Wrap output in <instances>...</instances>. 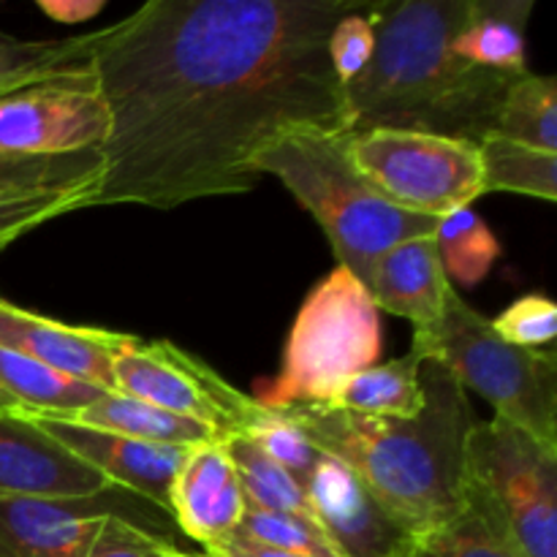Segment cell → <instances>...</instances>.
I'll use <instances>...</instances> for the list:
<instances>
[{"label":"cell","mask_w":557,"mask_h":557,"mask_svg":"<svg viewBox=\"0 0 557 557\" xmlns=\"http://www.w3.org/2000/svg\"><path fill=\"white\" fill-rule=\"evenodd\" d=\"M362 0H150L101 27L109 112L92 207L172 210L259 185L283 136L351 134L326 41Z\"/></svg>","instance_id":"cell-1"},{"label":"cell","mask_w":557,"mask_h":557,"mask_svg":"<svg viewBox=\"0 0 557 557\" xmlns=\"http://www.w3.org/2000/svg\"><path fill=\"white\" fill-rule=\"evenodd\" d=\"M424 406L413 419L362 417L337 406L277 408L310 444L351 468L422 542L466 506V444L479 422L466 389L438 362L419 370Z\"/></svg>","instance_id":"cell-2"},{"label":"cell","mask_w":557,"mask_h":557,"mask_svg":"<svg viewBox=\"0 0 557 557\" xmlns=\"http://www.w3.org/2000/svg\"><path fill=\"white\" fill-rule=\"evenodd\" d=\"M473 0L381 3L368 69L346 85L351 134L419 131L462 141L493 136L506 90L520 74L479 69L451 52Z\"/></svg>","instance_id":"cell-3"},{"label":"cell","mask_w":557,"mask_h":557,"mask_svg":"<svg viewBox=\"0 0 557 557\" xmlns=\"http://www.w3.org/2000/svg\"><path fill=\"white\" fill-rule=\"evenodd\" d=\"M259 177L281 180L294 199L319 221L335 250L337 267H346L364 288L375 259L395 245L430 237L438 218L417 215L386 201L354 169L346 134L283 136L253 161Z\"/></svg>","instance_id":"cell-4"},{"label":"cell","mask_w":557,"mask_h":557,"mask_svg":"<svg viewBox=\"0 0 557 557\" xmlns=\"http://www.w3.org/2000/svg\"><path fill=\"white\" fill-rule=\"evenodd\" d=\"M422 359H438L466 392H476L495 417L525 430L557 449V354L553 348H520L493 330V321L471 308L455 286L444 302V319L428 341H413Z\"/></svg>","instance_id":"cell-5"},{"label":"cell","mask_w":557,"mask_h":557,"mask_svg":"<svg viewBox=\"0 0 557 557\" xmlns=\"http://www.w3.org/2000/svg\"><path fill=\"white\" fill-rule=\"evenodd\" d=\"M381 357V319L368 288L335 267L305 297L286 348L281 373L259 397L264 408L332 403L337 392Z\"/></svg>","instance_id":"cell-6"},{"label":"cell","mask_w":557,"mask_h":557,"mask_svg":"<svg viewBox=\"0 0 557 557\" xmlns=\"http://www.w3.org/2000/svg\"><path fill=\"white\" fill-rule=\"evenodd\" d=\"M462 498L500 522L525 557H557V449L506 419H479L466 444Z\"/></svg>","instance_id":"cell-7"},{"label":"cell","mask_w":557,"mask_h":557,"mask_svg":"<svg viewBox=\"0 0 557 557\" xmlns=\"http://www.w3.org/2000/svg\"><path fill=\"white\" fill-rule=\"evenodd\" d=\"M354 169L395 207L444 218L482 194L479 145L419 131L373 128L346 134Z\"/></svg>","instance_id":"cell-8"},{"label":"cell","mask_w":557,"mask_h":557,"mask_svg":"<svg viewBox=\"0 0 557 557\" xmlns=\"http://www.w3.org/2000/svg\"><path fill=\"white\" fill-rule=\"evenodd\" d=\"M114 389L177 417L207 424L223 441L245 435L261 406L172 341L131 335L112 362Z\"/></svg>","instance_id":"cell-9"},{"label":"cell","mask_w":557,"mask_h":557,"mask_svg":"<svg viewBox=\"0 0 557 557\" xmlns=\"http://www.w3.org/2000/svg\"><path fill=\"white\" fill-rule=\"evenodd\" d=\"M107 517H123L163 539L174 525L166 511L120 487L85 498L0 495V557H85Z\"/></svg>","instance_id":"cell-10"},{"label":"cell","mask_w":557,"mask_h":557,"mask_svg":"<svg viewBox=\"0 0 557 557\" xmlns=\"http://www.w3.org/2000/svg\"><path fill=\"white\" fill-rule=\"evenodd\" d=\"M107 134L109 112L96 74L0 98V156L52 158L98 150Z\"/></svg>","instance_id":"cell-11"},{"label":"cell","mask_w":557,"mask_h":557,"mask_svg":"<svg viewBox=\"0 0 557 557\" xmlns=\"http://www.w3.org/2000/svg\"><path fill=\"white\" fill-rule=\"evenodd\" d=\"M305 498L346 557H406L422 544L351 468L324 451L305 482Z\"/></svg>","instance_id":"cell-12"},{"label":"cell","mask_w":557,"mask_h":557,"mask_svg":"<svg viewBox=\"0 0 557 557\" xmlns=\"http://www.w3.org/2000/svg\"><path fill=\"white\" fill-rule=\"evenodd\" d=\"M27 419L38 424L49 438L58 441L65 451H71L76 460L101 473L112 487L139 495L141 500L169 515L174 476L188 449L103 433V430L85 428V424H76L65 417H49V413H27Z\"/></svg>","instance_id":"cell-13"},{"label":"cell","mask_w":557,"mask_h":557,"mask_svg":"<svg viewBox=\"0 0 557 557\" xmlns=\"http://www.w3.org/2000/svg\"><path fill=\"white\" fill-rule=\"evenodd\" d=\"M131 335L47 319L0 297V348L36 359L85 384L114 389L112 362Z\"/></svg>","instance_id":"cell-14"},{"label":"cell","mask_w":557,"mask_h":557,"mask_svg":"<svg viewBox=\"0 0 557 557\" xmlns=\"http://www.w3.org/2000/svg\"><path fill=\"white\" fill-rule=\"evenodd\" d=\"M112 484L76 460L27 417L0 413V495L85 498Z\"/></svg>","instance_id":"cell-15"},{"label":"cell","mask_w":557,"mask_h":557,"mask_svg":"<svg viewBox=\"0 0 557 557\" xmlns=\"http://www.w3.org/2000/svg\"><path fill=\"white\" fill-rule=\"evenodd\" d=\"M245 495L226 441H212L188 449L172 484L169 515L174 525L207 547L215 539L237 531L243 522Z\"/></svg>","instance_id":"cell-16"},{"label":"cell","mask_w":557,"mask_h":557,"mask_svg":"<svg viewBox=\"0 0 557 557\" xmlns=\"http://www.w3.org/2000/svg\"><path fill=\"white\" fill-rule=\"evenodd\" d=\"M449 286L430 234L381 253L370 272L368 294L379 310L411 321L413 341H428L444 319Z\"/></svg>","instance_id":"cell-17"},{"label":"cell","mask_w":557,"mask_h":557,"mask_svg":"<svg viewBox=\"0 0 557 557\" xmlns=\"http://www.w3.org/2000/svg\"><path fill=\"white\" fill-rule=\"evenodd\" d=\"M533 0H473L466 25L451 38V52L479 69L525 74V22Z\"/></svg>","instance_id":"cell-18"},{"label":"cell","mask_w":557,"mask_h":557,"mask_svg":"<svg viewBox=\"0 0 557 557\" xmlns=\"http://www.w3.org/2000/svg\"><path fill=\"white\" fill-rule=\"evenodd\" d=\"M65 419H71L76 424H85V428L103 430V433L147 441V444L180 446V449H194V446L223 441L207 424L177 417V413H169L163 408L136 400V397L123 395L117 389L103 392L96 403H90L87 408H82V411L71 413Z\"/></svg>","instance_id":"cell-19"},{"label":"cell","mask_w":557,"mask_h":557,"mask_svg":"<svg viewBox=\"0 0 557 557\" xmlns=\"http://www.w3.org/2000/svg\"><path fill=\"white\" fill-rule=\"evenodd\" d=\"M98 33L90 30L71 38H16L0 30V98L47 82L79 79L92 74V49Z\"/></svg>","instance_id":"cell-20"},{"label":"cell","mask_w":557,"mask_h":557,"mask_svg":"<svg viewBox=\"0 0 557 557\" xmlns=\"http://www.w3.org/2000/svg\"><path fill=\"white\" fill-rule=\"evenodd\" d=\"M422 354L411 351L392 362L373 364L346 381L337 397L326 406H337L343 411L362 413V417L384 419H413L424 406L422 381Z\"/></svg>","instance_id":"cell-21"},{"label":"cell","mask_w":557,"mask_h":557,"mask_svg":"<svg viewBox=\"0 0 557 557\" xmlns=\"http://www.w3.org/2000/svg\"><path fill=\"white\" fill-rule=\"evenodd\" d=\"M0 389L9 392L27 413H49V417H71L109 392L58 373L11 348H0Z\"/></svg>","instance_id":"cell-22"},{"label":"cell","mask_w":557,"mask_h":557,"mask_svg":"<svg viewBox=\"0 0 557 557\" xmlns=\"http://www.w3.org/2000/svg\"><path fill=\"white\" fill-rule=\"evenodd\" d=\"M482 194H520L531 199H557V152L522 141L487 136L479 141Z\"/></svg>","instance_id":"cell-23"},{"label":"cell","mask_w":557,"mask_h":557,"mask_svg":"<svg viewBox=\"0 0 557 557\" xmlns=\"http://www.w3.org/2000/svg\"><path fill=\"white\" fill-rule=\"evenodd\" d=\"M441 270L451 286L473 288L493 272L500 259V243L473 207L438 218L433 232Z\"/></svg>","instance_id":"cell-24"},{"label":"cell","mask_w":557,"mask_h":557,"mask_svg":"<svg viewBox=\"0 0 557 557\" xmlns=\"http://www.w3.org/2000/svg\"><path fill=\"white\" fill-rule=\"evenodd\" d=\"M493 136L522 141L539 150L557 152V79L555 76H517L506 90Z\"/></svg>","instance_id":"cell-25"},{"label":"cell","mask_w":557,"mask_h":557,"mask_svg":"<svg viewBox=\"0 0 557 557\" xmlns=\"http://www.w3.org/2000/svg\"><path fill=\"white\" fill-rule=\"evenodd\" d=\"M226 449L237 468L245 504L261 511L310 515L302 484H297V479L281 462L272 460L256 441L237 435V438L226 441Z\"/></svg>","instance_id":"cell-26"},{"label":"cell","mask_w":557,"mask_h":557,"mask_svg":"<svg viewBox=\"0 0 557 557\" xmlns=\"http://www.w3.org/2000/svg\"><path fill=\"white\" fill-rule=\"evenodd\" d=\"M101 152H71L52 158L0 156V190H63L98 185Z\"/></svg>","instance_id":"cell-27"},{"label":"cell","mask_w":557,"mask_h":557,"mask_svg":"<svg viewBox=\"0 0 557 557\" xmlns=\"http://www.w3.org/2000/svg\"><path fill=\"white\" fill-rule=\"evenodd\" d=\"M98 185L63 190H0V250L33 228L52 223L69 212L92 207Z\"/></svg>","instance_id":"cell-28"},{"label":"cell","mask_w":557,"mask_h":557,"mask_svg":"<svg viewBox=\"0 0 557 557\" xmlns=\"http://www.w3.org/2000/svg\"><path fill=\"white\" fill-rule=\"evenodd\" d=\"M422 547L433 557H525L500 522L468 504L455 520L424 536Z\"/></svg>","instance_id":"cell-29"},{"label":"cell","mask_w":557,"mask_h":557,"mask_svg":"<svg viewBox=\"0 0 557 557\" xmlns=\"http://www.w3.org/2000/svg\"><path fill=\"white\" fill-rule=\"evenodd\" d=\"M237 531L292 555L346 557L332 544L313 515H283V511H261L248 506Z\"/></svg>","instance_id":"cell-30"},{"label":"cell","mask_w":557,"mask_h":557,"mask_svg":"<svg viewBox=\"0 0 557 557\" xmlns=\"http://www.w3.org/2000/svg\"><path fill=\"white\" fill-rule=\"evenodd\" d=\"M245 438L256 441V444H259L272 460L281 462L302 487L310 479V473H313L315 462L321 460V451L310 444L305 430L299 428L294 419H288L286 413L277 411V408L261 406L259 419H256L253 428L245 433Z\"/></svg>","instance_id":"cell-31"},{"label":"cell","mask_w":557,"mask_h":557,"mask_svg":"<svg viewBox=\"0 0 557 557\" xmlns=\"http://www.w3.org/2000/svg\"><path fill=\"white\" fill-rule=\"evenodd\" d=\"M381 3H359L348 14L335 22L326 41L332 74L343 87L351 85L364 69L375 49V20H379Z\"/></svg>","instance_id":"cell-32"},{"label":"cell","mask_w":557,"mask_h":557,"mask_svg":"<svg viewBox=\"0 0 557 557\" xmlns=\"http://www.w3.org/2000/svg\"><path fill=\"white\" fill-rule=\"evenodd\" d=\"M493 330L511 346L542 351L553 346L557 335V308L544 294H528L493 319Z\"/></svg>","instance_id":"cell-33"},{"label":"cell","mask_w":557,"mask_h":557,"mask_svg":"<svg viewBox=\"0 0 557 557\" xmlns=\"http://www.w3.org/2000/svg\"><path fill=\"white\" fill-rule=\"evenodd\" d=\"M85 557H185V549L123 517H107Z\"/></svg>","instance_id":"cell-34"},{"label":"cell","mask_w":557,"mask_h":557,"mask_svg":"<svg viewBox=\"0 0 557 557\" xmlns=\"http://www.w3.org/2000/svg\"><path fill=\"white\" fill-rule=\"evenodd\" d=\"M205 549V557H302V555H292V553H283V549L270 547V544H261L256 539L245 536V533L232 531L226 536L215 539L210 542Z\"/></svg>","instance_id":"cell-35"},{"label":"cell","mask_w":557,"mask_h":557,"mask_svg":"<svg viewBox=\"0 0 557 557\" xmlns=\"http://www.w3.org/2000/svg\"><path fill=\"white\" fill-rule=\"evenodd\" d=\"M38 9L54 22L74 25V22H90L92 16L107 9L103 0H38Z\"/></svg>","instance_id":"cell-36"},{"label":"cell","mask_w":557,"mask_h":557,"mask_svg":"<svg viewBox=\"0 0 557 557\" xmlns=\"http://www.w3.org/2000/svg\"><path fill=\"white\" fill-rule=\"evenodd\" d=\"M0 413H14V417H25V408L20 406V403L14 400V397L9 395V392L0 389Z\"/></svg>","instance_id":"cell-37"},{"label":"cell","mask_w":557,"mask_h":557,"mask_svg":"<svg viewBox=\"0 0 557 557\" xmlns=\"http://www.w3.org/2000/svg\"><path fill=\"white\" fill-rule=\"evenodd\" d=\"M406 557H433V555H430V553H428V549H424V547H422V544H419V547H417V549H413V553H408Z\"/></svg>","instance_id":"cell-38"},{"label":"cell","mask_w":557,"mask_h":557,"mask_svg":"<svg viewBox=\"0 0 557 557\" xmlns=\"http://www.w3.org/2000/svg\"><path fill=\"white\" fill-rule=\"evenodd\" d=\"M190 557H205V555H194V553H190Z\"/></svg>","instance_id":"cell-39"},{"label":"cell","mask_w":557,"mask_h":557,"mask_svg":"<svg viewBox=\"0 0 557 557\" xmlns=\"http://www.w3.org/2000/svg\"><path fill=\"white\" fill-rule=\"evenodd\" d=\"M185 557H190V553H185Z\"/></svg>","instance_id":"cell-40"}]
</instances>
